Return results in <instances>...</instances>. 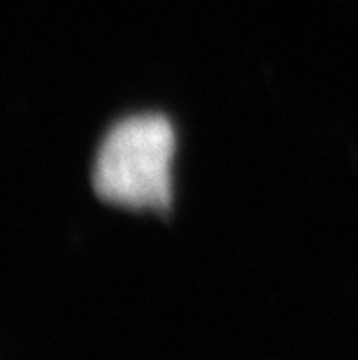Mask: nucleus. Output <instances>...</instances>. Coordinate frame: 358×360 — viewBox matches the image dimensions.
I'll return each instance as SVG.
<instances>
[{
  "label": "nucleus",
  "mask_w": 358,
  "mask_h": 360,
  "mask_svg": "<svg viewBox=\"0 0 358 360\" xmlns=\"http://www.w3.org/2000/svg\"><path fill=\"white\" fill-rule=\"evenodd\" d=\"M174 133L158 114L128 117L103 137L94 165V188L103 200L135 210H165L170 202Z\"/></svg>",
  "instance_id": "f257e3e1"
}]
</instances>
